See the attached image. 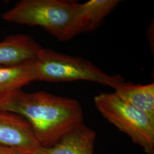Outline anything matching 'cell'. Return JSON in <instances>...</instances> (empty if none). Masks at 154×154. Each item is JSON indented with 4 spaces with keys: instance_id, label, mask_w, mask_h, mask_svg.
<instances>
[{
    "instance_id": "8fae6325",
    "label": "cell",
    "mask_w": 154,
    "mask_h": 154,
    "mask_svg": "<svg viewBox=\"0 0 154 154\" xmlns=\"http://www.w3.org/2000/svg\"><path fill=\"white\" fill-rule=\"evenodd\" d=\"M0 154H22L16 149L0 144Z\"/></svg>"
},
{
    "instance_id": "3957f363",
    "label": "cell",
    "mask_w": 154,
    "mask_h": 154,
    "mask_svg": "<svg viewBox=\"0 0 154 154\" xmlns=\"http://www.w3.org/2000/svg\"><path fill=\"white\" fill-rule=\"evenodd\" d=\"M35 65L37 81L50 82L87 81L113 88L125 82L121 75H109L91 61L51 49L42 48Z\"/></svg>"
},
{
    "instance_id": "52a82bcc",
    "label": "cell",
    "mask_w": 154,
    "mask_h": 154,
    "mask_svg": "<svg viewBox=\"0 0 154 154\" xmlns=\"http://www.w3.org/2000/svg\"><path fill=\"white\" fill-rule=\"evenodd\" d=\"M96 135L94 130L82 124L53 146L40 147L33 154H94Z\"/></svg>"
},
{
    "instance_id": "6da1fadb",
    "label": "cell",
    "mask_w": 154,
    "mask_h": 154,
    "mask_svg": "<svg viewBox=\"0 0 154 154\" xmlns=\"http://www.w3.org/2000/svg\"><path fill=\"white\" fill-rule=\"evenodd\" d=\"M0 110L22 116L30 124L42 147L55 144L83 124V112L75 99L45 91L19 90L0 98Z\"/></svg>"
},
{
    "instance_id": "30bf717a",
    "label": "cell",
    "mask_w": 154,
    "mask_h": 154,
    "mask_svg": "<svg viewBox=\"0 0 154 154\" xmlns=\"http://www.w3.org/2000/svg\"><path fill=\"white\" fill-rule=\"evenodd\" d=\"M120 2L119 0H90L81 4L84 32H91L98 28Z\"/></svg>"
},
{
    "instance_id": "ba28073f",
    "label": "cell",
    "mask_w": 154,
    "mask_h": 154,
    "mask_svg": "<svg viewBox=\"0 0 154 154\" xmlns=\"http://www.w3.org/2000/svg\"><path fill=\"white\" fill-rule=\"evenodd\" d=\"M37 81L35 61L13 65H0V98Z\"/></svg>"
},
{
    "instance_id": "5b68a950",
    "label": "cell",
    "mask_w": 154,
    "mask_h": 154,
    "mask_svg": "<svg viewBox=\"0 0 154 154\" xmlns=\"http://www.w3.org/2000/svg\"><path fill=\"white\" fill-rule=\"evenodd\" d=\"M0 144L22 154H33L41 147L28 121L5 110H0Z\"/></svg>"
},
{
    "instance_id": "7a4b0ae2",
    "label": "cell",
    "mask_w": 154,
    "mask_h": 154,
    "mask_svg": "<svg viewBox=\"0 0 154 154\" xmlns=\"http://www.w3.org/2000/svg\"><path fill=\"white\" fill-rule=\"evenodd\" d=\"M2 17L6 22L40 26L62 42L85 32L81 4L74 0H21Z\"/></svg>"
},
{
    "instance_id": "8992f818",
    "label": "cell",
    "mask_w": 154,
    "mask_h": 154,
    "mask_svg": "<svg viewBox=\"0 0 154 154\" xmlns=\"http://www.w3.org/2000/svg\"><path fill=\"white\" fill-rule=\"evenodd\" d=\"M42 49L28 35H9L0 42V65H13L35 61Z\"/></svg>"
},
{
    "instance_id": "277c9868",
    "label": "cell",
    "mask_w": 154,
    "mask_h": 154,
    "mask_svg": "<svg viewBox=\"0 0 154 154\" xmlns=\"http://www.w3.org/2000/svg\"><path fill=\"white\" fill-rule=\"evenodd\" d=\"M94 102L106 120L127 134L146 154H154V119L122 100L114 93L99 94Z\"/></svg>"
},
{
    "instance_id": "9c48e42d",
    "label": "cell",
    "mask_w": 154,
    "mask_h": 154,
    "mask_svg": "<svg viewBox=\"0 0 154 154\" xmlns=\"http://www.w3.org/2000/svg\"><path fill=\"white\" fill-rule=\"evenodd\" d=\"M121 99L154 119V83L147 85L123 82L114 88Z\"/></svg>"
}]
</instances>
